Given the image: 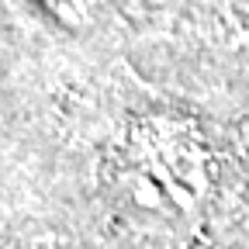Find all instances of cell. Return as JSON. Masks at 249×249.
I'll list each match as a JSON object with an SVG mask.
<instances>
[{
	"instance_id": "obj_1",
	"label": "cell",
	"mask_w": 249,
	"mask_h": 249,
	"mask_svg": "<svg viewBox=\"0 0 249 249\" xmlns=\"http://www.w3.org/2000/svg\"><path fill=\"white\" fill-rule=\"evenodd\" d=\"M218 149L197 121L173 111H142L121 124L104 156L111 204L156 235H191L214 201Z\"/></svg>"
}]
</instances>
